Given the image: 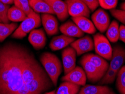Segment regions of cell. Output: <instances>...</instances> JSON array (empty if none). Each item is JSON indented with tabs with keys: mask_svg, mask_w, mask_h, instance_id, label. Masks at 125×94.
Wrapping results in <instances>:
<instances>
[{
	"mask_svg": "<svg viewBox=\"0 0 125 94\" xmlns=\"http://www.w3.org/2000/svg\"><path fill=\"white\" fill-rule=\"evenodd\" d=\"M94 49L96 54L107 60H111L113 53L109 41L100 33H97L94 36Z\"/></svg>",
	"mask_w": 125,
	"mask_h": 94,
	"instance_id": "4",
	"label": "cell"
},
{
	"mask_svg": "<svg viewBox=\"0 0 125 94\" xmlns=\"http://www.w3.org/2000/svg\"><path fill=\"white\" fill-rule=\"evenodd\" d=\"M112 91L107 86L85 84L77 94H110Z\"/></svg>",
	"mask_w": 125,
	"mask_h": 94,
	"instance_id": "19",
	"label": "cell"
},
{
	"mask_svg": "<svg viewBox=\"0 0 125 94\" xmlns=\"http://www.w3.org/2000/svg\"><path fill=\"white\" fill-rule=\"evenodd\" d=\"M91 19L96 29L101 33L105 32L110 25L109 15L102 9L95 11L92 15Z\"/></svg>",
	"mask_w": 125,
	"mask_h": 94,
	"instance_id": "7",
	"label": "cell"
},
{
	"mask_svg": "<svg viewBox=\"0 0 125 94\" xmlns=\"http://www.w3.org/2000/svg\"><path fill=\"white\" fill-rule=\"evenodd\" d=\"M10 7L7 5L0 2V20L3 23H9V20L7 18V12Z\"/></svg>",
	"mask_w": 125,
	"mask_h": 94,
	"instance_id": "29",
	"label": "cell"
},
{
	"mask_svg": "<svg viewBox=\"0 0 125 94\" xmlns=\"http://www.w3.org/2000/svg\"><path fill=\"white\" fill-rule=\"evenodd\" d=\"M71 47L74 49L77 55L80 56L94 49V43L90 37L86 36L74 41L71 44Z\"/></svg>",
	"mask_w": 125,
	"mask_h": 94,
	"instance_id": "9",
	"label": "cell"
},
{
	"mask_svg": "<svg viewBox=\"0 0 125 94\" xmlns=\"http://www.w3.org/2000/svg\"><path fill=\"white\" fill-rule=\"evenodd\" d=\"M51 7L54 14L60 21H64L68 18L69 14L68 11L67 5L65 2L62 0H44Z\"/></svg>",
	"mask_w": 125,
	"mask_h": 94,
	"instance_id": "12",
	"label": "cell"
},
{
	"mask_svg": "<svg viewBox=\"0 0 125 94\" xmlns=\"http://www.w3.org/2000/svg\"><path fill=\"white\" fill-rule=\"evenodd\" d=\"M65 2L67 5L68 14L72 18L90 16L91 11L81 0H65Z\"/></svg>",
	"mask_w": 125,
	"mask_h": 94,
	"instance_id": "5",
	"label": "cell"
},
{
	"mask_svg": "<svg viewBox=\"0 0 125 94\" xmlns=\"http://www.w3.org/2000/svg\"><path fill=\"white\" fill-rule=\"evenodd\" d=\"M117 73L108 70L105 73L103 77L102 78L99 84H110L114 82V81L116 79Z\"/></svg>",
	"mask_w": 125,
	"mask_h": 94,
	"instance_id": "27",
	"label": "cell"
},
{
	"mask_svg": "<svg viewBox=\"0 0 125 94\" xmlns=\"http://www.w3.org/2000/svg\"><path fill=\"white\" fill-rule=\"evenodd\" d=\"M119 40L125 43V25H121L119 27Z\"/></svg>",
	"mask_w": 125,
	"mask_h": 94,
	"instance_id": "32",
	"label": "cell"
},
{
	"mask_svg": "<svg viewBox=\"0 0 125 94\" xmlns=\"http://www.w3.org/2000/svg\"><path fill=\"white\" fill-rule=\"evenodd\" d=\"M0 23H2V21H1V20H0Z\"/></svg>",
	"mask_w": 125,
	"mask_h": 94,
	"instance_id": "37",
	"label": "cell"
},
{
	"mask_svg": "<svg viewBox=\"0 0 125 94\" xmlns=\"http://www.w3.org/2000/svg\"><path fill=\"white\" fill-rule=\"evenodd\" d=\"M75 41L74 38L61 35L55 37L51 41L49 47L52 51H57L64 49Z\"/></svg>",
	"mask_w": 125,
	"mask_h": 94,
	"instance_id": "17",
	"label": "cell"
},
{
	"mask_svg": "<svg viewBox=\"0 0 125 94\" xmlns=\"http://www.w3.org/2000/svg\"><path fill=\"white\" fill-rule=\"evenodd\" d=\"M118 0H98L100 6L106 10L115 9L117 6Z\"/></svg>",
	"mask_w": 125,
	"mask_h": 94,
	"instance_id": "28",
	"label": "cell"
},
{
	"mask_svg": "<svg viewBox=\"0 0 125 94\" xmlns=\"http://www.w3.org/2000/svg\"><path fill=\"white\" fill-rule=\"evenodd\" d=\"M41 18L38 13L34 11L21 22L19 27L12 34V37L16 39H22L27 36L28 33L40 27L41 24Z\"/></svg>",
	"mask_w": 125,
	"mask_h": 94,
	"instance_id": "3",
	"label": "cell"
},
{
	"mask_svg": "<svg viewBox=\"0 0 125 94\" xmlns=\"http://www.w3.org/2000/svg\"><path fill=\"white\" fill-rule=\"evenodd\" d=\"M80 63L86 73L87 78L90 82L93 83L99 82L105 74L93 65L84 56L80 60Z\"/></svg>",
	"mask_w": 125,
	"mask_h": 94,
	"instance_id": "8",
	"label": "cell"
},
{
	"mask_svg": "<svg viewBox=\"0 0 125 94\" xmlns=\"http://www.w3.org/2000/svg\"><path fill=\"white\" fill-rule=\"evenodd\" d=\"M41 23L46 33L49 36L58 33L59 23L56 18L50 14H43L41 15Z\"/></svg>",
	"mask_w": 125,
	"mask_h": 94,
	"instance_id": "13",
	"label": "cell"
},
{
	"mask_svg": "<svg viewBox=\"0 0 125 94\" xmlns=\"http://www.w3.org/2000/svg\"><path fill=\"white\" fill-rule=\"evenodd\" d=\"M28 40L35 49H43L46 43V37L43 29H33L29 33Z\"/></svg>",
	"mask_w": 125,
	"mask_h": 94,
	"instance_id": "14",
	"label": "cell"
},
{
	"mask_svg": "<svg viewBox=\"0 0 125 94\" xmlns=\"http://www.w3.org/2000/svg\"><path fill=\"white\" fill-rule=\"evenodd\" d=\"M85 3L91 11H94L99 6L98 0H81Z\"/></svg>",
	"mask_w": 125,
	"mask_h": 94,
	"instance_id": "31",
	"label": "cell"
},
{
	"mask_svg": "<svg viewBox=\"0 0 125 94\" xmlns=\"http://www.w3.org/2000/svg\"><path fill=\"white\" fill-rule=\"evenodd\" d=\"M86 80L87 77L86 73L83 68L80 67H76L62 78V81H68L80 86L85 85Z\"/></svg>",
	"mask_w": 125,
	"mask_h": 94,
	"instance_id": "10",
	"label": "cell"
},
{
	"mask_svg": "<svg viewBox=\"0 0 125 94\" xmlns=\"http://www.w3.org/2000/svg\"><path fill=\"white\" fill-rule=\"evenodd\" d=\"M111 13L113 17L125 25V11L115 9L111 10Z\"/></svg>",
	"mask_w": 125,
	"mask_h": 94,
	"instance_id": "30",
	"label": "cell"
},
{
	"mask_svg": "<svg viewBox=\"0 0 125 94\" xmlns=\"http://www.w3.org/2000/svg\"><path fill=\"white\" fill-rule=\"evenodd\" d=\"M45 94H55V90H54V91H50V92H48V93H46Z\"/></svg>",
	"mask_w": 125,
	"mask_h": 94,
	"instance_id": "35",
	"label": "cell"
},
{
	"mask_svg": "<svg viewBox=\"0 0 125 94\" xmlns=\"http://www.w3.org/2000/svg\"><path fill=\"white\" fill-rule=\"evenodd\" d=\"M116 87L120 94H125V65L119 69L116 77Z\"/></svg>",
	"mask_w": 125,
	"mask_h": 94,
	"instance_id": "25",
	"label": "cell"
},
{
	"mask_svg": "<svg viewBox=\"0 0 125 94\" xmlns=\"http://www.w3.org/2000/svg\"><path fill=\"white\" fill-rule=\"evenodd\" d=\"M40 62L54 86H56L59 77L62 72V65L59 59L55 55L47 52L41 55Z\"/></svg>",
	"mask_w": 125,
	"mask_h": 94,
	"instance_id": "2",
	"label": "cell"
},
{
	"mask_svg": "<svg viewBox=\"0 0 125 94\" xmlns=\"http://www.w3.org/2000/svg\"><path fill=\"white\" fill-rule=\"evenodd\" d=\"M121 10L125 11V1L121 5Z\"/></svg>",
	"mask_w": 125,
	"mask_h": 94,
	"instance_id": "34",
	"label": "cell"
},
{
	"mask_svg": "<svg viewBox=\"0 0 125 94\" xmlns=\"http://www.w3.org/2000/svg\"><path fill=\"white\" fill-rule=\"evenodd\" d=\"M80 89V86L73 83L63 81L55 91V94H77Z\"/></svg>",
	"mask_w": 125,
	"mask_h": 94,
	"instance_id": "21",
	"label": "cell"
},
{
	"mask_svg": "<svg viewBox=\"0 0 125 94\" xmlns=\"http://www.w3.org/2000/svg\"><path fill=\"white\" fill-rule=\"evenodd\" d=\"M62 56L64 72L67 74L76 67V52L71 46L68 47L62 51Z\"/></svg>",
	"mask_w": 125,
	"mask_h": 94,
	"instance_id": "11",
	"label": "cell"
},
{
	"mask_svg": "<svg viewBox=\"0 0 125 94\" xmlns=\"http://www.w3.org/2000/svg\"><path fill=\"white\" fill-rule=\"evenodd\" d=\"M27 16L26 14L23 11L15 5L10 7L7 12V18L9 20L13 22L23 21Z\"/></svg>",
	"mask_w": 125,
	"mask_h": 94,
	"instance_id": "23",
	"label": "cell"
},
{
	"mask_svg": "<svg viewBox=\"0 0 125 94\" xmlns=\"http://www.w3.org/2000/svg\"><path fill=\"white\" fill-rule=\"evenodd\" d=\"M29 5L36 13L54 14L50 5L44 0H29Z\"/></svg>",
	"mask_w": 125,
	"mask_h": 94,
	"instance_id": "20",
	"label": "cell"
},
{
	"mask_svg": "<svg viewBox=\"0 0 125 94\" xmlns=\"http://www.w3.org/2000/svg\"><path fill=\"white\" fill-rule=\"evenodd\" d=\"M72 20L83 33L94 34L96 32V29L94 24L87 18L84 16L73 17Z\"/></svg>",
	"mask_w": 125,
	"mask_h": 94,
	"instance_id": "16",
	"label": "cell"
},
{
	"mask_svg": "<svg viewBox=\"0 0 125 94\" xmlns=\"http://www.w3.org/2000/svg\"><path fill=\"white\" fill-rule=\"evenodd\" d=\"M32 54L28 47L15 42L0 46V94H30L22 70Z\"/></svg>",
	"mask_w": 125,
	"mask_h": 94,
	"instance_id": "1",
	"label": "cell"
},
{
	"mask_svg": "<svg viewBox=\"0 0 125 94\" xmlns=\"http://www.w3.org/2000/svg\"><path fill=\"white\" fill-rule=\"evenodd\" d=\"M14 5L28 16L34 11L29 5V0H14Z\"/></svg>",
	"mask_w": 125,
	"mask_h": 94,
	"instance_id": "26",
	"label": "cell"
},
{
	"mask_svg": "<svg viewBox=\"0 0 125 94\" xmlns=\"http://www.w3.org/2000/svg\"><path fill=\"white\" fill-rule=\"evenodd\" d=\"M125 63V48L119 45L115 46L109 65L108 70L118 73V71Z\"/></svg>",
	"mask_w": 125,
	"mask_h": 94,
	"instance_id": "6",
	"label": "cell"
},
{
	"mask_svg": "<svg viewBox=\"0 0 125 94\" xmlns=\"http://www.w3.org/2000/svg\"><path fill=\"white\" fill-rule=\"evenodd\" d=\"M0 2L5 5H11L14 3V0H0Z\"/></svg>",
	"mask_w": 125,
	"mask_h": 94,
	"instance_id": "33",
	"label": "cell"
},
{
	"mask_svg": "<svg viewBox=\"0 0 125 94\" xmlns=\"http://www.w3.org/2000/svg\"><path fill=\"white\" fill-rule=\"evenodd\" d=\"M84 58L89 61L91 63L97 68L99 71L103 73H105L109 68L108 63L102 57L98 55L89 54L83 56Z\"/></svg>",
	"mask_w": 125,
	"mask_h": 94,
	"instance_id": "18",
	"label": "cell"
},
{
	"mask_svg": "<svg viewBox=\"0 0 125 94\" xmlns=\"http://www.w3.org/2000/svg\"><path fill=\"white\" fill-rule=\"evenodd\" d=\"M106 36L110 42L115 43L118 41L119 36V27L118 21L113 20L110 23L106 30Z\"/></svg>",
	"mask_w": 125,
	"mask_h": 94,
	"instance_id": "22",
	"label": "cell"
},
{
	"mask_svg": "<svg viewBox=\"0 0 125 94\" xmlns=\"http://www.w3.org/2000/svg\"><path fill=\"white\" fill-rule=\"evenodd\" d=\"M60 31L65 36L72 38H81L84 35V33L72 21H68L62 24L60 27Z\"/></svg>",
	"mask_w": 125,
	"mask_h": 94,
	"instance_id": "15",
	"label": "cell"
},
{
	"mask_svg": "<svg viewBox=\"0 0 125 94\" xmlns=\"http://www.w3.org/2000/svg\"><path fill=\"white\" fill-rule=\"evenodd\" d=\"M17 28L16 23H0V42H3L7 37L15 32Z\"/></svg>",
	"mask_w": 125,
	"mask_h": 94,
	"instance_id": "24",
	"label": "cell"
},
{
	"mask_svg": "<svg viewBox=\"0 0 125 94\" xmlns=\"http://www.w3.org/2000/svg\"><path fill=\"white\" fill-rule=\"evenodd\" d=\"M115 94V93H114V92H113V91H112L111 92V94Z\"/></svg>",
	"mask_w": 125,
	"mask_h": 94,
	"instance_id": "36",
	"label": "cell"
}]
</instances>
